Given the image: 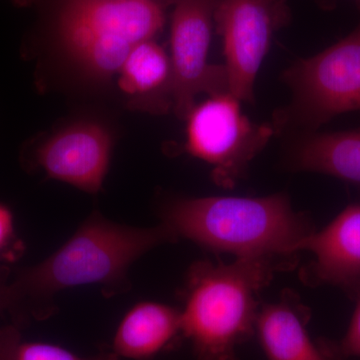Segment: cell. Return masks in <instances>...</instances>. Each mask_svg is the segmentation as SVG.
<instances>
[{"label": "cell", "mask_w": 360, "mask_h": 360, "mask_svg": "<svg viewBox=\"0 0 360 360\" xmlns=\"http://www.w3.org/2000/svg\"><path fill=\"white\" fill-rule=\"evenodd\" d=\"M182 335L181 310L163 303H137L123 317L113 340L120 357L149 360Z\"/></svg>", "instance_id": "12"}, {"label": "cell", "mask_w": 360, "mask_h": 360, "mask_svg": "<svg viewBox=\"0 0 360 360\" xmlns=\"http://www.w3.org/2000/svg\"><path fill=\"white\" fill-rule=\"evenodd\" d=\"M170 30L172 106L186 120L200 94L210 96L229 91L224 65L208 63L217 0H172Z\"/></svg>", "instance_id": "7"}, {"label": "cell", "mask_w": 360, "mask_h": 360, "mask_svg": "<svg viewBox=\"0 0 360 360\" xmlns=\"http://www.w3.org/2000/svg\"><path fill=\"white\" fill-rule=\"evenodd\" d=\"M314 260L300 277L309 286H338L352 296L360 286V203L348 205L321 231L312 232L298 245Z\"/></svg>", "instance_id": "10"}, {"label": "cell", "mask_w": 360, "mask_h": 360, "mask_svg": "<svg viewBox=\"0 0 360 360\" xmlns=\"http://www.w3.org/2000/svg\"><path fill=\"white\" fill-rule=\"evenodd\" d=\"M177 239L163 222L134 227L92 212L53 255L11 277L6 312L21 329L56 314V296L61 290L98 285L108 297L127 292L130 266L156 246Z\"/></svg>", "instance_id": "1"}, {"label": "cell", "mask_w": 360, "mask_h": 360, "mask_svg": "<svg viewBox=\"0 0 360 360\" xmlns=\"http://www.w3.org/2000/svg\"><path fill=\"white\" fill-rule=\"evenodd\" d=\"M118 84L129 96L148 98L153 110H165L172 105L170 58L153 39L141 42L132 49L123 63Z\"/></svg>", "instance_id": "14"}, {"label": "cell", "mask_w": 360, "mask_h": 360, "mask_svg": "<svg viewBox=\"0 0 360 360\" xmlns=\"http://www.w3.org/2000/svg\"><path fill=\"white\" fill-rule=\"evenodd\" d=\"M13 272L7 264H0V312H6L9 300V284Z\"/></svg>", "instance_id": "18"}, {"label": "cell", "mask_w": 360, "mask_h": 360, "mask_svg": "<svg viewBox=\"0 0 360 360\" xmlns=\"http://www.w3.org/2000/svg\"><path fill=\"white\" fill-rule=\"evenodd\" d=\"M321 347H323V349L326 350V352H328L329 355H330L333 360H343V359H340V357L338 356V355L333 354V352H331L330 350H329L328 348L324 345V343H321Z\"/></svg>", "instance_id": "20"}, {"label": "cell", "mask_w": 360, "mask_h": 360, "mask_svg": "<svg viewBox=\"0 0 360 360\" xmlns=\"http://www.w3.org/2000/svg\"><path fill=\"white\" fill-rule=\"evenodd\" d=\"M284 79L295 92L290 115L310 129L360 111V22L345 39L296 63Z\"/></svg>", "instance_id": "6"}, {"label": "cell", "mask_w": 360, "mask_h": 360, "mask_svg": "<svg viewBox=\"0 0 360 360\" xmlns=\"http://www.w3.org/2000/svg\"><path fill=\"white\" fill-rule=\"evenodd\" d=\"M310 310L291 290L259 309L255 331L269 360H333L321 345L310 340L307 326Z\"/></svg>", "instance_id": "11"}, {"label": "cell", "mask_w": 360, "mask_h": 360, "mask_svg": "<svg viewBox=\"0 0 360 360\" xmlns=\"http://www.w3.org/2000/svg\"><path fill=\"white\" fill-rule=\"evenodd\" d=\"M352 297L356 302V305L345 338L338 345L323 342L333 354L343 359L352 356L360 357V286L354 290Z\"/></svg>", "instance_id": "17"}, {"label": "cell", "mask_w": 360, "mask_h": 360, "mask_svg": "<svg viewBox=\"0 0 360 360\" xmlns=\"http://www.w3.org/2000/svg\"><path fill=\"white\" fill-rule=\"evenodd\" d=\"M186 120L187 153L212 165L213 179L224 187L236 184L274 134L270 125L251 122L229 92L194 106Z\"/></svg>", "instance_id": "5"}, {"label": "cell", "mask_w": 360, "mask_h": 360, "mask_svg": "<svg viewBox=\"0 0 360 360\" xmlns=\"http://www.w3.org/2000/svg\"><path fill=\"white\" fill-rule=\"evenodd\" d=\"M290 163L360 186V129L309 135L293 149Z\"/></svg>", "instance_id": "13"}, {"label": "cell", "mask_w": 360, "mask_h": 360, "mask_svg": "<svg viewBox=\"0 0 360 360\" xmlns=\"http://www.w3.org/2000/svg\"><path fill=\"white\" fill-rule=\"evenodd\" d=\"M162 222L179 238L236 258H269L297 264L298 245L314 225L291 207L285 194L265 198H181L162 210Z\"/></svg>", "instance_id": "2"}, {"label": "cell", "mask_w": 360, "mask_h": 360, "mask_svg": "<svg viewBox=\"0 0 360 360\" xmlns=\"http://www.w3.org/2000/svg\"><path fill=\"white\" fill-rule=\"evenodd\" d=\"M110 131L94 122H80L41 142L27 162L49 179L96 194L103 189L112 153Z\"/></svg>", "instance_id": "9"}, {"label": "cell", "mask_w": 360, "mask_h": 360, "mask_svg": "<svg viewBox=\"0 0 360 360\" xmlns=\"http://www.w3.org/2000/svg\"><path fill=\"white\" fill-rule=\"evenodd\" d=\"M285 16V0H217L229 91L239 101H252L258 70Z\"/></svg>", "instance_id": "8"}, {"label": "cell", "mask_w": 360, "mask_h": 360, "mask_svg": "<svg viewBox=\"0 0 360 360\" xmlns=\"http://www.w3.org/2000/svg\"><path fill=\"white\" fill-rule=\"evenodd\" d=\"M11 1H13V4H15V6L26 7L32 6L35 0H11Z\"/></svg>", "instance_id": "19"}, {"label": "cell", "mask_w": 360, "mask_h": 360, "mask_svg": "<svg viewBox=\"0 0 360 360\" xmlns=\"http://www.w3.org/2000/svg\"><path fill=\"white\" fill-rule=\"evenodd\" d=\"M25 251V241L16 231L13 212L8 206L0 203V264L18 262Z\"/></svg>", "instance_id": "16"}, {"label": "cell", "mask_w": 360, "mask_h": 360, "mask_svg": "<svg viewBox=\"0 0 360 360\" xmlns=\"http://www.w3.org/2000/svg\"><path fill=\"white\" fill-rule=\"evenodd\" d=\"M0 360H120L115 352L84 357L51 343L27 341L14 324L0 328Z\"/></svg>", "instance_id": "15"}, {"label": "cell", "mask_w": 360, "mask_h": 360, "mask_svg": "<svg viewBox=\"0 0 360 360\" xmlns=\"http://www.w3.org/2000/svg\"><path fill=\"white\" fill-rule=\"evenodd\" d=\"M165 25L158 0H63L58 18L59 44L85 75L110 79L134 46Z\"/></svg>", "instance_id": "4"}, {"label": "cell", "mask_w": 360, "mask_h": 360, "mask_svg": "<svg viewBox=\"0 0 360 360\" xmlns=\"http://www.w3.org/2000/svg\"><path fill=\"white\" fill-rule=\"evenodd\" d=\"M295 265L269 258L191 265L184 293L182 335L193 345L196 359L238 360L236 347L255 331L260 291L276 272Z\"/></svg>", "instance_id": "3"}]
</instances>
